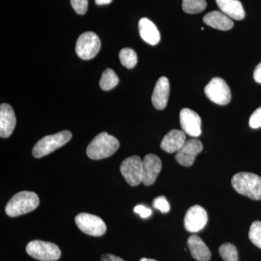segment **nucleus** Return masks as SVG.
<instances>
[{
    "instance_id": "nucleus-1",
    "label": "nucleus",
    "mask_w": 261,
    "mask_h": 261,
    "mask_svg": "<svg viewBox=\"0 0 261 261\" xmlns=\"http://www.w3.org/2000/svg\"><path fill=\"white\" fill-rule=\"evenodd\" d=\"M120 147L116 137L102 132L92 140L87 149V156L92 160H102L111 157Z\"/></svg>"
},
{
    "instance_id": "nucleus-2",
    "label": "nucleus",
    "mask_w": 261,
    "mask_h": 261,
    "mask_svg": "<svg viewBox=\"0 0 261 261\" xmlns=\"http://www.w3.org/2000/svg\"><path fill=\"white\" fill-rule=\"evenodd\" d=\"M231 185L240 195L253 200H261V177L255 173L240 172L231 178Z\"/></svg>"
},
{
    "instance_id": "nucleus-3",
    "label": "nucleus",
    "mask_w": 261,
    "mask_h": 261,
    "mask_svg": "<svg viewBox=\"0 0 261 261\" xmlns=\"http://www.w3.org/2000/svg\"><path fill=\"white\" fill-rule=\"evenodd\" d=\"M39 205V198L34 192H18L10 199L5 207V213L10 217H17L35 210Z\"/></svg>"
},
{
    "instance_id": "nucleus-4",
    "label": "nucleus",
    "mask_w": 261,
    "mask_h": 261,
    "mask_svg": "<svg viewBox=\"0 0 261 261\" xmlns=\"http://www.w3.org/2000/svg\"><path fill=\"white\" fill-rule=\"evenodd\" d=\"M71 138L72 134L69 130H63L55 135L46 136L34 145L33 155L36 159L44 157L66 145Z\"/></svg>"
},
{
    "instance_id": "nucleus-5",
    "label": "nucleus",
    "mask_w": 261,
    "mask_h": 261,
    "mask_svg": "<svg viewBox=\"0 0 261 261\" xmlns=\"http://www.w3.org/2000/svg\"><path fill=\"white\" fill-rule=\"evenodd\" d=\"M27 253L30 256L41 261H56L61 257V251L56 244L34 240L27 246Z\"/></svg>"
},
{
    "instance_id": "nucleus-6",
    "label": "nucleus",
    "mask_w": 261,
    "mask_h": 261,
    "mask_svg": "<svg viewBox=\"0 0 261 261\" xmlns=\"http://www.w3.org/2000/svg\"><path fill=\"white\" fill-rule=\"evenodd\" d=\"M100 47V40L97 34L94 32H85L79 37L75 51L82 59L90 60L97 56Z\"/></svg>"
},
{
    "instance_id": "nucleus-7",
    "label": "nucleus",
    "mask_w": 261,
    "mask_h": 261,
    "mask_svg": "<svg viewBox=\"0 0 261 261\" xmlns=\"http://www.w3.org/2000/svg\"><path fill=\"white\" fill-rule=\"evenodd\" d=\"M205 93L211 101L219 106H225L231 101V90L226 82L219 77L212 79L206 85Z\"/></svg>"
},
{
    "instance_id": "nucleus-8",
    "label": "nucleus",
    "mask_w": 261,
    "mask_h": 261,
    "mask_svg": "<svg viewBox=\"0 0 261 261\" xmlns=\"http://www.w3.org/2000/svg\"><path fill=\"white\" fill-rule=\"evenodd\" d=\"M121 174L130 186L136 187L142 182L143 161L137 155L127 158L121 165Z\"/></svg>"
},
{
    "instance_id": "nucleus-9",
    "label": "nucleus",
    "mask_w": 261,
    "mask_h": 261,
    "mask_svg": "<svg viewBox=\"0 0 261 261\" xmlns=\"http://www.w3.org/2000/svg\"><path fill=\"white\" fill-rule=\"evenodd\" d=\"M75 221L82 232L90 236H102L107 229L104 221L94 215L82 213L75 216Z\"/></svg>"
},
{
    "instance_id": "nucleus-10",
    "label": "nucleus",
    "mask_w": 261,
    "mask_h": 261,
    "mask_svg": "<svg viewBox=\"0 0 261 261\" xmlns=\"http://www.w3.org/2000/svg\"><path fill=\"white\" fill-rule=\"evenodd\" d=\"M207 223V212L200 205H194L187 211L184 220L187 231L195 233L201 231Z\"/></svg>"
},
{
    "instance_id": "nucleus-11",
    "label": "nucleus",
    "mask_w": 261,
    "mask_h": 261,
    "mask_svg": "<svg viewBox=\"0 0 261 261\" xmlns=\"http://www.w3.org/2000/svg\"><path fill=\"white\" fill-rule=\"evenodd\" d=\"M202 142L196 139L187 140L176 154V161L178 164L185 167H190L195 162L197 154L202 152Z\"/></svg>"
},
{
    "instance_id": "nucleus-12",
    "label": "nucleus",
    "mask_w": 261,
    "mask_h": 261,
    "mask_svg": "<svg viewBox=\"0 0 261 261\" xmlns=\"http://www.w3.org/2000/svg\"><path fill=\"white\" fill-rule=\"evenodd\" d=\"M180 124L185 134L192 137H197L201 135L202 121L200 116L189 108H184L180 112Z\"/></svg>"
},
{
    "instance_id": "nucleus-13",
    "label": "nucleus",
    "mask_w": 261,
    "mask_h": 261,
    "mask_svg": "<svg viewBox=\"0 0 261 261\" xmlns=\"http://www.w3.org/2000/svg\"><path fill=\"white\" fill-rule=\"evenodd\" d=\"M162 168L161 160L154 154H148L143 161L142 183L145 186H150L156 181Z\"/></svg>"
},
{
    "instance_id": "nucleus-14",
    "label": "nucleus",
    "mask_w": 261,
    "mask_h": 261,
    "mask_svg": "<svg viewBox=\"0 0 261 261\" xmlns=\"http://www.w3.org/2000/svg\"><path fill=\"white\" fill-rule=\"evenodd\" d=\"M16 125V118L13 108L7 103L0 106V137L8 138Z\"/></svg>"
},
{
    "instance_id": "nucleus-15",
    "label": "nucleus",
    "mask_w": 261,
    "mask_h": 261,
    "mask_svg": "<svg viewBox=\"0 0 261 261\" xmlns=\"http://www.w3.org/2000/svg\"><path fill=\"white\" fill-rule=\"evenodd\" d=\"M170 93L169 81L166 77L160 78L155 84L152 96V102L157 110L164 109L167 106Z\"/></svg>"
},
{
    "instance_id": "nucleus-16",
    "label": "nucleus",
    "mask_w": 261,
    "mask_h": 261,
    "mask_svg": "<svg viewBox=\"0 0 261 261\" xmlns=\"http://www.w3.org/2000/svg\"><path fill=\"white\" fill-rule=\"evenodd\" d=\"M186 142V135L183 130L173 129L163 137L161 147L168 153L177 152Z\"/></svg>"
},
{
    "instance_id": "nucleus-17",
    "label": "nucleus",
    "mask_w": 261,
    "mask_h": 261,
    "mask_svg": "<svg viewBox=\"0 0 261 261\" xmlns=\"http://www.w3.org/2000/svg\"><path fill=\"white\" fill-rule=\"evenodd\" d=\"M138 27L140 37L145 42L153 46L159 44L161 40V34L156 25L149 19H140Z\"/></svg>"
},
{
    "instance_id": "nucleus-18",
    "label": "nucleus",
    "mask_w": 261,
    "mask_h": 261,
    "mask_svg": "<svg viewBox=\"0 0 261 261\" xmlns=\"http://www.w3.org/2000/svg\"><path fill=\"white\" fill-rule=\"evenodd\" d=\"M187 245L192 257L198 261H209L211 253L208 247L197 235H192L187 240Z\"/></svg>"
},
{
    "instance_id": "nucleus-19",
    "label": "nucleus",
    "mask_w": 261,
    "mask_h": 261,
    "mask_svg": "<svg viewBox=\"0 0 261 261\" xmlns=\"http://www.w3.org/2000/svg\"><path fill=\"white\" fill-rule=\"evenodd\" d=\"M204 23L212 28L221 31H228L233 28V23L231 18L225 15L222 12H211L203 18Z\"/></svg>"
},
{
    "instance_id": "nucleus-20",
    "label": "nucleus",
    "mask_w": 261,
    "mask_h": 261,
    "mask_svg": "<svg viewBox=\"0 0 261 261\" xmlns=\"http://www.w3.org/2000/svg\"><path fill=\"white\" fill-rule=\"evenodd\" d=\"M220 10L229 18L237 20H243L245 12L239 0H216Z\"/></svg>"
},
{
    "instance_id": "nucleus-21",
    "label": "nucleus",
    "mask_w": 261,
    "mask_h": 261,
    "mask_svg": "<svg viewBox=\"0 0 261 261\" xmlns=\"http://www.w3.org/2000/svg\"><path fill=\"white\" fill-rule=\"evenodd\" d=\"M119 83V79L116 73L111 68H108L103 72L99 81V87L104 91H110L116 87Z\"/></svg>"
},
{
    "instance_id": "nucleus-22",
    "label": "nucleus",
    "mask_w": 261,
    "mask_h": 261,
    "mask_svg": "<svg viewBox=\"0 0 261 261\" xmlns=\"http://www.w3.org/2000/svg\"><path fill=\"white\" fill-rule=\"evenodd\" d=\"M119 58L121 64L128 69L135 68L138 61L137 53L130 48L121 49L119 53Z\"/></svg>"
},
{
    "instance_id": "nucleus-23",
    "label": "nucleus",
    "mask_w": 261,
    "mask_h": 261,
    "mask_svg": "<svg viewBox=\"0 0 261 261\" xmlns=\"http://www.w3.org/2000/svg\"><path fill=\"white\" fill-rule=\"evenodd\" d=\"M207 8L206 0H183L182 8L185 13L196 14L201 13Z\"/></svg>"
},
{
    "instance_id": "nucleus-24",
    "label": "nucleus",
    "mask_w": 261,
    "mask_h": 261,
    "mask_svg": "<svg viewBox=\"0 0 261 261\" xmlns=\"http://www.w3.org/2000/svg\"><path fill=\"white\" fill-rule=\"evenodd\" d=\"M219 254L224 261H238V250L233 244H223L219 247Z\"/></svg>"
},
{
    "instance_id": "nucleus-25",
    "label": "nucleus",
    "mask_w": 261,
    "mask_h": 261,
    "mask_svg": "<svg viewBox=\"0 0 261 261\" xmlns=\"http://www.w3.org/2000/svg\"><path fill=\"white\" fill-rule=\"evenodd\" d=\"M249 239L255 246L261 249V221L252 223L249 231Z\"/></svg>"
},
{
    "instance_id": "nucleus-26",
    "label": "nucleus",
    "mask_w": 261,
    "mask_h": 261,
    "mask_svg": "<svg viewBox=\"0 0 261 261\" xmlns=\"http://www.w3.org/2000/svg\"><path fill=\"white\" fill-rule=\"evenodd\" d=\"M153 207L163 214H167L170 211V205L164 196H159L153 200Z\"/></svg>"
},
{
    "instance_id": "nucleus-27",
    "label": "nucleus",
    "mask_w": 261,
    "mask_h": 261,
    "mask_svg": "<svg viewBox=\"0 0 261 261\" xmlns=\"http://www.w3.org/2000/svg\"><path fill=\"white\" fill-rule=\"evenodd\" d=\"M72 7L77 14L83 15L88 9V0H70Z\"/></svg>"
},
{
    "instance_id": "nucleus-28",
    "label": "nucleus",
    "mask_w": 261,
    "mask_h": 261,
    "mask_svg": "<svg viewBox=\"0 0 261 261\" xmlns=\"http://www.w3.org/2000/svg\"><path fill=\"white\" fill-rule=\"evenodd\" d=\"M249 125L252 128H258L261 127V107L257 108L249 120Z\"/></svg>"
},
{
    "instance_id": "nucleus-29",
    "label": "nucleus",
    "mask_w": 261,
    "mask_h": 261,
    "mask_svg": "<svg viewBox=\"0 0 261 261\" xmlns=\"http://www.w3.org/2000/svg\"><path fill=\"white\" fill-rule=\"evenodd\" d=\"M136 214H140L141 217L143 218V219H146V218H148L152 214V211L151 209H149V207H146V206L143 205H139L136 206L135 209H134Z\"/></svg>"
},
{
    "instance_id": "nucleus-30",
    "label": "nucleus",
    "mask_w": 261,
    "mask_h": 261,
    "mask_svg": "<svg viewBox=\"0 0 261 261\" xmlns=\"http://www.w3.org/2000/svg\"><path fill=\"white\" fill-rule=\"evenodd\" d=\"M101 261H125L120 257L111 254H105L101 257Z\"/></svg>"
},
{
    "instance_id": "nucleus-31",
    "label": "nucleus",
    "mask_w": 261,
    "mask_h": 261,
    "mask_svg": "<svg viewBox=\"0 0 261 261\" xmlns=\"http://www.w3.org/2000/svg\"><path fill=\"white\" fill-rule=\"evenodd\" d=\"M254 80L257 83L261 84V62L257 65L253 73Z\"/></svg>"
},
{
    "instance_id": "nucleus-32",
    "label": "nucleus",
    "mask_w": 261,
    "mask_h": 261,
    "mask_svg": "<svg viewBox=\"0 0 261 261\" xmlns=\"http://www.w3.org/2000/svg\"><path fill=\"white\" fill-rule=\"evenodd\" d=\"M112 2L113 0H95L96 4L98 5H109Z\"/></svg>"
},
{
    "instance_id": "nucleus-33",
    "label": "nucleus",
    "mask_w": 261,
    "mask_h": 261,
    "mask_svg": "<svg viewBox=\"0 0 261 261\" xmlns=\"http://www.w3.org/2000/svg\"><path fill=\"white\" fill-rule=\"evenodd\" d=\"M140 261H157L155 260H153V259H149V258H142Z\"/></svg>"
}]
</instances>
